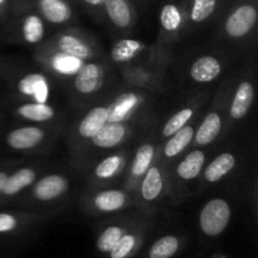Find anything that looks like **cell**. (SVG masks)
I'll return each mask as SVG.
<instances>
[{
	"mask_svg": "<svg viewBox=\"0 0 258 258\" xmlns=\"http://www.w3.org/2000/svg\"><path fill=\"white\" fill-rule=\"evenodd\" d=\"M231 221V207L223 199H212L204 206L199 217L202 232L208 237L223 233Z\"/></svg>",
	"mask_w": 258,
	"mask_h": 258,
	"instance_id": "cell-1",
	"label": "cell"
},
{
	"mask_svg": "<svg viewBox=\"0 0 258 258\" xmlns=\"http://www.w3.org/2000/svg\"><path fill=\"white\" fill-rule=\"evenodd\" d=\"M257 20V10L252 5L237 8L226 22V32L232 38L244 37L251 32Z\"/></svg>",
	"mask_w": 258,
	"mask_h": 258,
	"instance_id": "cell-2",
	"label": "cell"
},
{
	"mask_svg": "<svg viewBox=\"0 0 258 258\" xmlns=\"http://www.w3.org/2000/svg\"><path fill=\"white\" fill-rule=\"evenodd\" d=\"M103 82V71L96 63H87L82 66L77 72L75 80V87L83 95H90L100 90Z\"/></svg>",
	"mask_w": 258,
	"mask_h": 258,
	"instance_id": "cell-3",
	"label": "cell"
},
{
	"mask_svg": "<svg viewBox=\"0 0 258 258\" xmlns=\"http://www.w3.org/2000/svg\"><path fill=\"white\" fill-rule=\"evenodd\" d=\"M68 189V181L64 176L52 174L43 176L33 188V194L37 199L43 202L52 201L64 194Z\"/></svg>",
	"mask_w": 258,
	"mask_h": 258,
	"instance_id": "cell-4",
	"label": "cell"
},
{
	"mask_svg": "<svg viewBox=\"0 0 258 258\" xmlns=\"http://www.w3.org/2000/svg\"><path fill=\"white\" fill-rule=\"evenodd\" d=\"M44 139V131L35 126H24L13 130L8 134L7 143L10 148L17 150H25L32 149L42 143Z\"/></svg>",
	"mask_w": 258,
	"mask_h": 258,
	"instance_id": "cell-5",
	"label": "cell"
},
{
	"mask_svg": "<svg viewBox=\"0 0 258 258\" xmlns=\"http://www.w3.org/2000/svg\"><path fill=\"white\" fill-rule=\"evenodd\" d=\"M18 90L23 95L34 97L37 102L42 103H45L49 95L47 80L40 73H29L24 76L18 83Z\"/></svg>",
	"mask_w": 258,
	"mask_h": 258,
	"instance_id": "cell-6",
	"label": "cell"
},
{
	"mask_svg": "<svg viewBox=\"0 0 258 258\" xmlns=\"http://www.w3.org/2000/svg\"><path fill=\"white\" fill-rule=\"evenodd\" d=\"M221 63L212 55L198 58L190 68V76L196 82L207 83L216 80L221 73Z\"/></svg>",
	"mask_w": 258,
	"mask_h": 258,
	"instance_id": "cell-7",
	"label": "cell"
},
{
	"mask_svg": "<svg viewBox=\"0 0 258 258\" xmlns=\"http://www.w3.org/2000/svg\"><path fill=\"white\" fill-rule=\"evenodd\" d=\"M126 127L121 122H106L91 140L97 148H113L123 140Z\"/></svg>",
	"mask_w": 258,
	"mask_h": 258,
	"instance_id": "cell-8",
	"label": "cell"
},
{
	"mask_svg": "<svg viewBox=\"0 0 258 258\" xmlns=\"http://www.w3.org/2000/svg\"><path fill=\"white\" fill-rule=\"evenodd\" d=\"M110 110L102 106L92 108L87 115L83 117L78 126V133L86 139H92L97 134V131L108 121Z\"/></svg>",
	"mask_w": 258,
	"mask_h": 258,
	"instance_id": "cell-9",
	"label": "cell"
},
{
	"mask_svg": "<svg viewBox=\"0 0 258 258\" xmlns=\"http://www.w3.org/2000/svg\"><path fill=\"white\" fill-rule=\"evenodd\" d=\"M144 237L138 231H128L120 238L112 249L107 253V258H133L138 253V249Z\"/></svg>",
	"mask_w": 258,
	"mask_h": 258,
	"instance_id": "cell-10",
	"label": "cell"
},
{
	"mask_svg": "<svg viewBox=\"0 0 258 258\" xmlns=\"http://www.w3.org/2000/svg\"><path fill=\"white\" fill-rule=\"evenodd\" d=\"M181 248V239L175 234H166L156 239L146 252L145 258H173Z\"/></svg>",
	"mask_w": 258,
	"mask_h": 258,
	"instance_id": "cell-11",
	"label": "cell"
},
{
	"mask_svg": "<svg viewBox=\"0 0 258 258\" xmlns=\"http://www.w3.org/2000/svg\"><path fill=\"white\" fill-rule=\"evenodd\" d=\"M254 91L251 82H242L238 86L231 106V116L234 120H239L246 116L253 102Z\"/></svg>",
	"mask_w": 258,
	"mask_h": 258,
	"instance_id": "cell-12",
	"label": "cell"
},
{
	"mask_svg": "<svg viewBox=\"0 0 258 258\" xmlns=\"http://www.w3.org/2000/svg\"><path fill=\"white\" fill-rule=\"evenodd\" d=\"M39 9L43 17L50 23L60 24L71 18V8L64 0H39Z\"/></svg>",
	"mask_w": 258,
	"mask_h": 258,
	"instance_id": "cell-13",
	"label": "cell"
},
{
	"mask_svg": "<svg viewBox=\"0 0 258 258\" xmlns=\"http://www.w3.org/2000/svg\"><path fill=\"white\" fill-rule=\"evenodd\" d=\"M236 165V158L232 154L224 153L217 156L204 171V178L209 183H217L226 176Z\"/></svg>",
	"mask_w": 258,
	"mask_h": 258,
	"instance_id": "cell-14",
	"label": "cell"
},
{
	"mask_svg": "<svg viewBox=\"0 0 258 258\" xmlns=\"http://www.w3.org/2000/svg\"><path fill=\"white\" fill-rule=\"evenodd\" d=\"M34 180L35 171L30 168H22L12 175H8L2 191L5 196H14L22 191L25 186L30 185Z\"/></svg>",
	"mask_w": 258,
	"mask_h": 258,
	"instance_id": "cell-15",
	"label": "cell"
},
{
	"mask_svg": "<svg viewBox=\"0 0 258 258\" xmlns=\"http://www.w3.org/2000/svg\"><path fill=\"white\" fill-rule=\"evenodd\" d=\"M222 127L221 116L217 112L208 113L203 122L201 123L198 128V133L196 135V141L198 145H208L212 141L216 140L219 131Z\"/></svg>",
	"mask_w": 258,
	"mask_h": 258,
	"instance_id": "cell-16",
	"label": "cell"
},
{
	"mask_svg": "<svg viewBox=\"0 0 258 258\" xmlns=\"http://www.w3.org/2000/svg\"><path fill=\"white\" fill-rule=\"evenodd\" d=\"M204 163H206V155H204L203 151H191L178 165V169H176L178 175L181 179H185V180L197 178L202 171V169H203Z\"/></svg>",
	"mask_w": 258,
	"mask_h": 258,
	"instance_id": "cell-17",
	"label": "cell"
},
{
	"mask_svg": "<svg viewBox=\"0 0 258 258\" xmlns=\"http://www.w3.org/2000/svg\"><path fill=\"white\" fill-rule=\"evenodd\" d=\"M58 47L63 53L72 57L77 58V59H87L92 55V50L91 48L86 44L83 40L80 38L75 37L71 34H64L59 38L58 40Z\"/></svg>",
	"mask_w": 258,
	"mask_h": 258,
	"instance_id": "cell-18",
	"label": "cell"
},
{
	"mask_svg": "<svg viewBox=\"0 0 258 258\" xmlns=\"http://www.w3.org/2000/svg\"><path fill=\"white\" fill-rule=\"evenodd\" d=\"M93 203L100 212H117L125 206L126 196L120 190H105L95 197Z\"/></svg>",
	"mask_w": 258,
	"mask_h": 258,
	"instance_id": "cell-19",
	"label": "cell"
},
{
	"mask_svg": "<svg viewBox=\"0 0 258 258\" xmlns=\"http://www.w3.org/2000/svg\"><path fill=\"white\" fill-rule=\"evenodd\" d=\"M126 232H128V228L118 226V224L107 226L98 234L97 239H96V248H97V251L102 254H107Z\"/></svg>",
	"mask_w": 258,
	"mask_h": 258,
	"instance_id": "cell-20",
	"label": "cell"
},
{
	"mask_svg": "<svg viewBox=\"0 0 258 258\" xmlns=\"http://www.w3.org/2000/svg\"><path fill=\"white\" fill-rule=\"evenodd\" d=\"M163 176L158 166L149 168L141 184V194L145 201H155L163 190Z\"/></svg>",
	"mask_w": 258,
	"mask_h": 258,
	"instance_id": "cell-21",
	"label": "cell"
},
{
	"mask_svg": "<svg viewBox=\"0 0 258 258\" xmlns=\"http://www.w3.org/2000/svg\"><path fill=\"white\" fill-rule=\"evenodd\" d=\"M111 22L117 28H127L131 24V12L125 0H103Z\"/></svg>",
	"mask_w": 258,
	"mask_h": 258,
	"instance_id": "cell-22",
	"label": "cell"
},
{
	"mask_svg": "<svg viewBox=\"0 0 258 258\" xmlns=\"http://www.w3.org/2000/svg\"><path fill=\"white\" fill-rule=\"evenodd\" d=\"M18 113L29 121L42 122V121L52 120L53 116H54V110L47 103L30 102L19 106Z\"/></svg>",
	"mask_w": 258,
	"mask_h": 258,
	"instance_id": "cell-23",
	"label": "cell"
},
{
	"mask_svg": "<svg viewBox=\"0 0 258 258\" xmlns=\"http://www.w3.org/2000/svg\"><path fill=\"white\" fill-rule=\"evenodd\" d=\"M193 135L194 130L191 126H183L180 130H178L174 135H171V139L166 143L165 148H164L165 156L174 158L178 154H180L190 144Z\"/></svg>",
	"mask_w": 258,
	"mask_h": 258,
	"instance_id": "cell-24",
	"label": "cell"
},
{
	"mask_svg": "<svg viewBox=\"0 0 258 258\" xmlns=\"http://www.w3.org/2000/svg\"><path fill=\"white\" fill-rule=\"evenodd\" d=\"M143 44L135 39H122L112 48V58L115 62H127L133 59L140 50Z\"/></svg>",
	"mask_w": 258,
	"mask_h": 258,
	"instance_id": "cell-25",
	"label": "cell"
},
{
	"mask_svg": "<svg viewBox=\"0 0 258 258\" xmlns=\"http://www.w3.org/2000/svg\"><path fill=\"white\" fill-rule=\"evenodd\" d=\"M23 35L24 39L30 44H37L43 39L44 25L42 19L37 15H29L23 22Z\"/></svg>",
	"mask_w": 258,
	"mask_h": 258,
	"instance_id": "cell-26",
	"label": "cell"
},
{
	"mask_svg": "<svg viewBox=\"0 0 258 258\" xmlns=\"http://www.w3.org/2000/svg\"><path fill=\"white\" fill-rule=\"evenodd\" d=\"M154 154H155V149L150 144H145L141 146L136 153L135 159H134L133 168H131V173L136 176H140L148 171L150 168V164L154 159Z\"/></svg>",
	"mask_w": 258,
	"mask_h": 258,
	"instance_id": "cell-27",
	"label": "cell"
},
{
	"mask_svg": "<svg viewBox=\"0 0 258 258\" xmlns=\"http://www.w3.org/2000/svg\"><path fill=\"white\" fill-rule=\"evenodd\" d=\"M52 66L55 71L62 75H75L82 67V60L62 52L53 57Z\"/></svg>",
	"mask_w": 258,
	"mask_h": 258,
	"instance_id": "cell-28",
	"label": "cell"
},
{
	"mask_svg": "<svg viewBox=\"0 0 258 258\" xmlns=\"http://www.w3.org/2000/svg\"><path fill=\"white\" fill-rule=\"evenodd\" d=\"M160 22L164 29L168 32H174L178 29L181 23V15L178 8L174 4H166L161 10Z\"/></svg>",
	"mask_w": 258,
	"mask_h": 258,
	"instance_id": "cell-29",
	"label": "cell"
},
{
	"mask_svg": "<svg viewBox=\"0 0 258 258\" xmlns=\"http://www.w3.org/2000/svg\"><path fill=\"white\" fill-rule=\"evenodd\" d=\"M191 116H193V110H191V108H183V110L179 111L178 113H175V115L165 123V126H164V136L168 138V136L174 135L176 131L180 130L183 126H185V123L190 120Z\"/></svg>",
	"mask_w": 258,
	"mask_h": 258,
	"instance_id": "cell-30",
	"label": "cell"
},
{
	"mask_svg": "<svg viewBox=\"0 0 258 258\" xmlns=\"http://www.w3.org/2000/svg\"><path fill=\"white\" fill-rule=\"evenodd\" d=\"M121 165V156L112 155L101 161L95 169V174L100 179H108L115 175Z\"/></svg>",
	"mask_w": 258,
	"mask_h": 258,
	"instance_id": "cell-31",
	"label": "cell"
},
{
	"mask_svg": "<svg viewBox=\"0 0 258 258\" xmlns=\"http://www.w3.org/2000/svg\"><path fill=\"white\" fill-rule=\"evenodd\" d=\"M217 5V0H194L193 9H191V19L193 22H203L211 17Z\"/></svg>",
	"mask_w": 258,
	"mask_h": 258,
	"instance_id": "cell-32",
	"label": "cell"
},
{
	"mask_svg": "<svg viewBox=\"0 0 258 258\" xmlns=\"http://www.w3.org/2000/svg\"><path fill=\"white\" fill-rule=\"evenodd\" d=\"M19 219L10 213H0V234L14 233L19 228Z\"/></svg>",
	"mask_w": 258,
	"mask_h": 258,
	"instance_id": "cell-33",
	"label": "cell"
},
{
	"mask_svg": "<svg viewBox=\"0 0 258 258\" xmlns=\"http://www.w3.org/2000/svg\"><path fill=\"white\" fill-rule=\"evenodd\" d=\"M8 175L5 173H3V171H0V191L3 190V186H4L5 184V180H7Z\"/></svg>",
	"mask_w": 258,
	"mask_h": 258,
	"instance_id": "cell-34",
	"label": "cell"
},
{
	"mask_svg": "<svg viewBox=\"0 0 258 258\" xmlns=\"http://www.w3.org/2000/svg\"><path fill=\"white\" fill-rule=\"evenodd\" d=\"M86 3H88L90 5H100L102 4L103 0H85Z\"/></svg>",
	"mask_w": 258,
	"mask_h": 258,
	"instance_id": "cell-35",
	"label": "cell"
},
{
	"mask_svg": "<svg viewBox=\"0 0 258 258\" xmlns=\"http://www.w3.org/2000/svg\"><path fill=\"white\" fill-rule=\"evenodd\" d=\"M213 258H226V257H223V256H216V257H213Z\"/></svg>",
	"mask_w": 258,
	"mask_h": 258,
	"instance_id": "cell-36",
	"label": "cell"
},
{
	"mask_svg": "<svg viewBox=\"0 0 258 258\" xmlns=\"http://www.w3.org/2000/svg\"><path fill=\"white\" fill-rule=\"evenodd\" d=\"M3 2V0H0V3H2Z\"/></svg>",
	"mask_w": 258,
	"mask_h": 258,
	"instance_id": "cell-37",
	"label": "cell"
}]
</instances>
